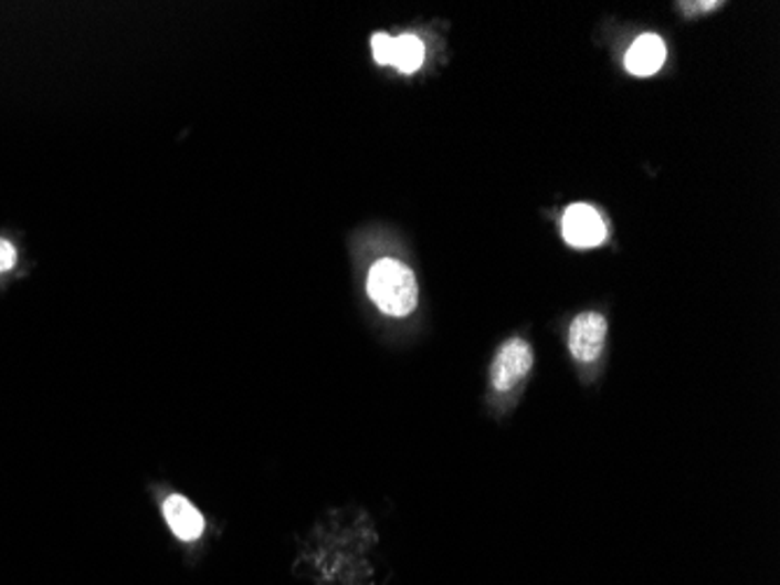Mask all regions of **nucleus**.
Instances as JSON below:
<instances>
[{
    "label": "nucleus",
    "instance_id": "1",
    "mask_svg": "<svg viewBox=\"0 0 780 585\" xmlns=\"http://www.w3.org/2000/svg\"><path fill=\"white\" fill-rule=\"evenodd\" d=\"M367 289L369 297L377 302V307L390 316H407L417 310V276L400 260H379L372 272H369Z\"/></svg>",
    "mask_w": 780,
    "mask_h": 585
},
{
    "label": "nucleus",
    "instance_id": "2",
    "mask_svg": "<svg viewBox=\"0 0 780 585\" xmlns=\"http://www.w3.org/2000/svg\"><path fill=\"white\" fill-rule=\"evenodd\" d=\"M608 337V321L599 312H582L575 316L568 331V347L575 361L593 363L605 345Z\"/></svg>",
    "mask_w": 780,
    "mask_h": 585
},
{
    "label": "nucleus",
    "instance_id": "3",
    "mask_svg": "<svg viewBox=\"0 0 780 585\" xmlns=\"http://www.w3.org/2000/svg\"><path fill=\"white\" fill-rule=\"evenodd\" d=\"M533 368V349L526 339H509L500 347L491 366V382L498 391L519 387Z\"/></svg>",
    "mask_w": 780,
    "mask_h": 585
},
{
    "label": "nucleus",
    "instance_id": "4",
    "mask_svg": "<svg viewBox=\"0 0 780 585\" xmlns=\"http://www.w3.org/2000/svg\"><path fill=\"white\" fill-rule=\"evenodd\" d=\"M563 239L575 249H593L605 241V223L601 213L589 205H572L563 213Z\"/></svg>",
    "mask_w": 780,
    "mask_h": 585
},
{
    "label": "nucleus",
    "instance_id": "5",
    "mask_svg": "<svg viewBox=\"0 0 780 585\" xmlns=\"http://www.w3.org/2000/svg\"><path fill=\"white\" fill-rule=\"evenodd\" d=\"M664 62H666L664 40L654 33H645L629 48L624 66L633 75L647 77V75H654L656 71H660L664 66Z\"/></svg>",
    "mask_w": 780,
    "mask_h": 585
},
{
    "label": "nucleus",
    "instance_id": "6",
    "mask_svg": "<svg viewBox=\"0 0 780 585\" xmlns=\"http://www.w3.org/2000/svg\"><path fill=\"white\" fill-rule=\"evenodd\" d=\"M164 520L169 522L171 532L180 541H197L203 530H207V522H203V515L194 509V503H190L180 494H173L164 501Z\"/></svg>",
    "mask_w": 780,
    "mask_h": 585
},
{
    "label": "nucleus",
    "instance_id": "7",
    "mask_svg": "<svg viewBox=\"0 0 780 585\" xmlns=\"http://www.w3.org/2000/svg\"><path fill=\"white\" fill-rule=\"evenodd\" d=\"M423 43L417 35H400L396 38V50H393V66L400 73H417L423 64Z\"/></svg>",
    "mask_w": 780,
    "mask_h": 585
},
{
    "label": "nucleus",
    "instance_id": "8",
    "mask_svg": "<svg viewBox=\"0 0 780 585\" xmlns=\"http://www.w3.org/2000/svg\"><path fill=\"white\" fill-rule=\"evenodd\" d=\"M393 50H396V40L386 35V33H377L372 38V54L381 66L393 64Z\"/></svg>",
    "mask_w": 780,
    "mask_h": 585
},
{
    "label": "nucleus",
    "instance_id": "9",
    "mask_svg": "<svg viewBox=\"0 0 780 585\" xmlns=\"http://www.w3.org/2000/svg\"><path fill=\"white\" fill-rule=\"evenodd\" d=\"M14 262H17V249L10 244L8 239L0 237V274L12 270Z\"/></svg>",
    "mask_w": 780,
    "mask_h": 585
}]
</instances>
